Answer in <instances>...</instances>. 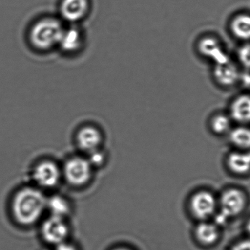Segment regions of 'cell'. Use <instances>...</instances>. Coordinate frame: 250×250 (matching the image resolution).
<instances>
[{
  "mask_svg": "<svg viewBox=\"0 0 250 250\" xmlns=\"http://www.w3.org/2000/svg\"><path fill=\"white\" fill-rule=\"evenodd\" d=\"M230 31L238 39L250 41V15L241 13L235 16L230 24Z\"/></svg>",
  "mask_w": 250,
  "mask_h": 250,
  "instance_id": "16",
  "label": "cell"
},
{
  "mask_svg": "<svg viewBox=\"0 0 250 250\" xmlns=\"http://www.w3.org/2000/svg\"><path fill=\"white\" fill-rule=\"evenodd\" d=\"M92 169V165L87 159L73 157L64 165V176L68 183L73 186H83L90 179Z\"/></svg>",
  "mask_w": 250,
  "mask_h": 250,
  "instance_id": "5",
  "label": "cell"
},
{
  "mask_svg": "<svg viewBox=\"0 0 250 250\" xmlns=\"http://www.w3.org/2000/svg\"><path fill=\"white\" fill-rule=\"evenodd\" d=\"M88 154H89V157H88L87 159L92 167H101L104 164L105 159H106L105 152L101 148H98Z\"/></svg>",
  "mask_w": 250,
  "mask_h": 250,
  "instance_id": "20",
  "label": "cell"
},
{
  "mask_svg": "<svg viewBox=\"0 0 250 250\" xmlns=\"http://www.w3.org/2000/svg\"><path fill=\"white\" fill-rule=\"evenodd\" d=\"M33 177L36 183L42 187L52 188L60 182L61 172L55 163L44 161L35 167Z\"/></svg>",
  "mask_w": 250,
  "mask_h": 250,
  "instance_id": "7",
  "label": "cell"
},
{
  "mask_svg": "<svg viewBox=\"0 0 250 250\" xmlns=\"http://www.w3.org/2000/svg\"><path fill=\"white\" fill-rule=\"evenodd\" d=\"M201 56L214 62V65L226 63L230 60L229 54L225 51L218 40L211 36L204 37L197 45Z\"/></svg>",
  "mask_w": 250,
  "mask_h": 250,
  "instance_id": "8",
  "label": "cell"
},
{
  "mask_svg": "<svg viewBox=\"0 0 250 250\" xmlns=\"http://www.w3.org/2000/svg\"><path fill=\"white\" fill-rule=\"evenodd\" d=\"M84 36L80 28L74 24L66 27L62 34L58 48L66 54H75L83 48Z\"/></svg>",
  "mask_w": 250,
  "mask_h": 250,
  "instance_id": "9",
  "label": "cell"
},
{
  "mask_svg": "<svg viewBox=\"0 0 250 250\" xmlns=\"http://www.w3.org/2000/svg\"><path fill=\"white\" fill-rule=\"evenodd\" d=\"M230 117L231 120L247 125L250 123V95L242 94L236 97L230 107Z\"/></svg>",
  "mask_w": 250,
  "mask_h": 250,
  "instance_id": "15",
  "label": "cell"
},
{
  "mask_svg": "<svg viewBox=\"0 0 250 250\" xmlns=\"http://www.w3.org/2000/svg\"><path fill=\"white\" fill-rule=\"evenodd\" d=\"M229 135L230 143L237 150H250V128L246 125H241L232 129Z\"/></svg>",
  "mask_w": 250,
  "mask_h": 250,
  "instance_id": "17",
  "label": "cell"
},
{
  "mask_svg": "<svg viewBox=\"0 0 250 250\" xmlns=\"http://www.w3.org/2000/svg\"><path fill=\"white\" fill-rule=\"evenodd\" d=\"M114 250H131L127 249V248H117V249H115Z\"/></svg>",
  "mask_w": 250,
  "mask_h": 250,
  "instance_id": "25",
  "label": "cell"
},
{
  "mask_svg": "<svg viewBox=\"0 0 250 250\" xmlns=\"http://www.w3.org/2000/svg\"><path fill=\"white\" fill-rule=\"evenodd\" d=\"M245 228H246L247 232H248V234L250 236V218L248 220V222H247Z\"/></svg>",
  "mask_w": 250,
  "mask_h": 250,
  "instance_id": "24",
  "label": "cell"
},
{
  "mask_svg": "<svg viewBox=\"0 0 250 250\" xmlns=\"http://www.w3.org/2000/svg\"><path fill=\"white\" fill-rule=\"evenodd\" d=\"M213 75L219 85L230 87L239 82L241 73L237 66L230 60L226 63L214 65Z\"/></svg>",
  "mask_w": 250,
  "mask_h": 250,
  "instance_id": "12",
  "label": "cell"
},
{
  "mask_svg": "<svg viewBox=\"0 0 250 250\" xmlns=\"http://www.w3.org/2000/svg\"><path fill=\"white\" fill-rule=\"evenodd\" d=\"M56 250H78L75 245L69 242H63L59 245H56Z\"/></svg>",
  "mask_w": 250,
  "mask_h": 250,
  "instance_id": "23",
  "label": "cell"
},
{
  "mask_svg": "<svg viewBox=\"0 0 250 250\" xmlns=\"http://www.w3.org/2000/svg\"><path fill=\"white\" fill-rule=\"evenodd\" d=\"M69 234V227L64 219L51 216L44 222L42 235L48 243L57 245L65 242Z\"/></svg>",
  "mask_w": 250,
  "mask_h": 250,
  "instance_id": "6",
  "label": "cell"
},
{
  "mask_svg": "<svg viewBox=\"0 0 250 250\" xmlns=\"http://www.w3.org/2000/svg\"><path fill=\"white\" fill-rule=\"evenodd\" d=\"M230 250H250V239H243L235 244Z\"/></svg>",
  "mask_w": 250,
  "mask_h": 250,
  "instance_id": "22",
  "label": "cell"
},
{
  "mask_svg": "<svg viewBox=\"0 0 250 250\" xmlns=\"http://www.w3.org/2000/svg\"><path fill=\"white\" fill-rule=\"evenodd\" d=\"M228 168L236 176H244L250 173V150L237 151L229 154L226 159Z\"/></svg>",
  "mask_w": 250,
  "mask_h": 250,
  "instance_id": "13",
  "label": "cell"
},
{
  "mask_svg": "<svg viewBox=\"0 0 250 250\" xmlns=\"http://www.w3.org/2000/svg\"><path fill=\"white\" fill-rule=\"evenodd\" d=\"M46 207L51 211V216L64 219L70 211V205L68 201L60 196L54 195L47 201Z\"/></svg>",
  "mask_w": 250,
  "mask_h": 250,
  "instance_id": "18",
  "label": "cell"
},
{
  "mask_svg": "<svg viewBox=\"0 0 250 250\" xmlns=\"http://www.w3.org/2000/svg\"><path fill=\"white\" fill-rule=\"evenodd\" d=\"M89 8L88 0H62L60 14L64 22L75 24L86 17Z\"/></svg>",
  "mask_w": 250,
  "mask_h": 250,
  "instance_id": "11",
  "label": "cell"
},
{
  "mask_svg": "<svg viewBox=\"0 0 250 250\" xmlns=\"http://www.w3.org/2000/svg\"><path fill=\"white\" fill-rule=\"evenodd\" d=\"M64 26L62 21L45 16L34 21L26 32V41L32 49L47 52L58 46Z\"/></svg>",
  "mask_w": 250,
  "mask_h": 250,
  "instance_id": "1",
  "label": "cell"
},
{
  "mask_svg": "<svg viewBox=\"0 0 250 250\" xmlns=\"http://www.w3.org/2000/svg\"><path fill=\"white\" fill-rule=\"evenodd\" d=\"M195 236L203 246H214L220 240V227L216 223L201 221L195 227Z\"/></svg>",
  "mask_w": 250,
  "mask_h": 250,
  "instance_id": "14",
  "label": "cell"
},
{
  "mask_svg": "<svg viewBox=\"0 0 250 250\" xmlns=\"http://www.w3.org/2000/svg\"><path fill=\"white\" fill-rule=\"evenodd\" d=\"M104 141V136L96 126L92 125L83 126L78 131L76 143L82 151L89 153L101 148Z\"/></svg>",
  "mask_w": 250,
  "mask_h": 250,
  "instance_id": "10",
  "label": "cell"
},
{
  "mask_svg": "<svg viewBox=\"0 0 250 250\" xmlns=\"http://www.w3.org/2000/svg\"><path fill=\"white\" fill-rule=\"evenodd\" d=\"M46 204L45 196L38 189H22L13 200V212L15 218L24 226L34 224L42 215Z\"/></svg>",
  "mask_w": 250,
  "mask_h": 250,
  "instance_id": "2",
  "label": "cell"
},
{
  "mask_svg": "<svg viewBox=\"0 0 250 250\" xmlns=\"http://www.w3.org/2000/svg\"><path fill=\"white\" fill-rule=\"evenodd\" d=\"M210 125L211 130L216 135H226L231 130V118L226 114H216L211 119Z\"/></svg>",
  "mask_w": 250,
  "mask_h": 250,
  "instance_id": "19",
  "label": "cell"
},
{
  "mask_svg": "<svg viewBox=\"0 0 250 250\" xmlns=\"http://www.w3.org/2000/svg\"><path fill=\"white\" fill-rule=\"evenodd\" d=\"M189 207L195 218L200 221H207L218 210V199L209 191H198L191 198Z\"/></svg>",
  "mask_w": 250,
  "mask_h": 250,
  "instance_id": "4",
  "label": "cell"
},
{
  "mask_svg": "<svg viewBox=\"0 0 250 250\" xmlns=\"http://www.w3.org/2000/svg\"><path fill=\"white\" fill-rule=\"evenodd\" d=\"M238 58L244 67L250 70V43L244 44L239 48Z\"/></svg>",
  "mask_w": 250,
  "mask_h": 250,
  "instance_id": "21",
  "label": "cell"
},
{
  "mask_svg": "<svg viewBox=\"0 0 250 250\" xmlns=\"http://www.w3.org/2000/svg\"><path fill=\"white\" fill-rule=\"evenodd\" d=\"M248 205V195L243 190L239 188L226 189L218 198L219 220L224 222L239 217Z\"/></svg>",
  "mask_w": 250,
  "mask_h": 250,
  "instance_id": "3",
  "label": "cell"
}]
</instances>
